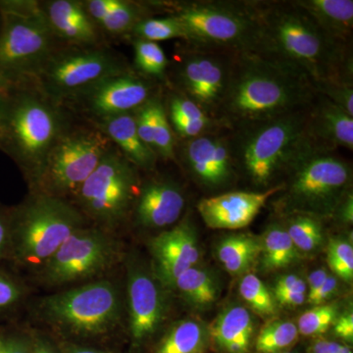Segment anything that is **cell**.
<instances>
[{"label": "cell", "instance_id": "cell-1", "mask_svg": "<svg viewBox=\"0 0 353 353\" xmlns=\"http://www.w3.org/2000/svg\"><path fill=\"white\" fill-rule=\"evenodd\" d=\"M256 8L259 54L303 74L311 83H353L352 43L330 36L294 1H256Z\"/></svg>", "mask_w": 353, "mask_h": 353}, {"label": "cell", "instance_id": "cell-45", "mask_svg": "<svg viewBox=\"0 0 353 353\" xmlns=\"http://www.w3.org/2000/svg\"><path fill=\"white\" fill-rule=\"evenodd\" d=\"M334 334L336 338L343 343L350 345L353 341V315L352 312H347L336 318L334 325Z\"/></svg>", "mask_w": 353, "mask_h": 353}, {"label": "cell", "instance_id": "cell-10", "mask_svg": "<svg viewBox=\"0 0 353 353\" xmlns=\"http://www.w3.org/2000/svg\"><path fill=\"white\" fill-rule=\"evenodd\" d=\"M129 70L126 60L108 48L71 46L55 50L29 83L51 101L61 104L78 90Z\"/></svg>", "mask_w": 353, "mask_h": 353}, {"label": "cell", "instance_id": "cell-2", "mask_svg": "<svg viewBox=\"0 0 353 353\" xmlns=\"http://www.w3.org/2000/svg\"><path fill=\"white\" fill-rule=\"evenodd\" d=\"M316 94L296 70L259 53L236 54L216 118L234 130L308 108Z\"/></svg>", "mask_w": 353, "mask_h": 353}, {"label": "cell", "instance_id": "cell-28", "mask_svg": "<svg viewBox=\"0 0 353 353\" xmlns=\"http://www.w3.org/2000/svg\"><path fill=\"white\" fill-rule=\"evenodd\" d=\"M188 303L205 308L218 299V285L210 273L197 267H190L176 279L173 287Z\"/></svg>", "mask_w": 353, "mask_h": 353}, {"label": "cell", "instance_id": "cell-42", "mask_svg": "<svg viewBox=\"0 0 353 353\" xmlns=\"http://www.w3.org/2000/svg\"><path fill=\"white\" fill-rule=\"evenodd\" d=\"M306 353H353L352 348L341 341L330 339L316 338L309 343Z\"/></svg>", "mask_w": 353, "mask_h": 353}, {"label": "cell", "instance_id": "cell-34", "mask_svg": "<svg viewBox=\"0 0 353 353\" xmlns=\"http://www.w3.org/2000/svg\"><path fill=\"white\" fill-rule=\"evenodd\" d=\"M134 64L141 75L162 80L166 75L169 60L157 43L134 39Z\"/></svg>", "mask_w": 353, "mask_h": 353}, {"label": "cell", "instance_id": "cell-6", "mask_svg": "<svg viewBox=\"0 0 353 353\" xmlns=\"http://www.w3.org/2000/svg\"><path fill=\"white\" fill-rule=\"evenodd\" d=\"M43 4L32 0L0 1V80L29 83L57 50Z\"/></svg>", "mask_w": 353, "mask_h": 353}, {"label": "cell", "instance_id": "cell-3", "mask_svg": "<svg viewBox=\"0 0 353 353\" xmlns=\"http://www.w3.org/2000/svg\"><path fill=\"white\" fill-rule=\"evenodd\" d=\"M309 108L234 129L230 143L234 169L255 187L270 189L274 179L288 173L314 145L307 132Z\"/></svg>", "mask_w": 353, "mask_h": 353}, {"label": "cell", "instance_id": "cell-19", "mask_svg": "<svg viewBox=\"0 0 353 353\" xmlns=\"http://www.w3.org/2000/svg\"><path fill=\"white\" fill-rule=\"evenodd\" d=\"M150 250L154 262V275L164 287H173L176 279L201 259L196 230L183 219L168 231L150 241Z\"/></svg>", "mask_w": 353, "mask_h": 353}, {"label": "cell", "instance_id": "cell-44", "mask_svg": "<svg viewBox=\"0 0 353 353\" xmlns=\"http://www.w3.org/2000/svg\"><path fill=\"white\" fill-rule=\"evenodd\" d=\"M307 284L303 279L296 275H285L278 279L274 287V294L276 292H301L306 294Z\"/></svg>", "mask_w": 353, "mask_h": 353}, {"label": "cell", "instance_id": "cell-12", "mask_svg": "<svg viewBox=\"0 0 353 353\" xmlns=\"http://www.w3.org/2000/svg\"><path fill=\"white\" fill-rule=\"evenodd\" d=\"M139 192L136 167L112 146L73 196L82 214L112 227L128 214Z\"/></svg>", "mask_w": 353, "mask_h": 353}, {"label": "cell", "instance_id": "cell-7", "mask_svg": "<svg viewBox=\"0 0 353 353\" xmlns=\"http://www.w3.org/2000/svg\"><path fill=\"white\" fill-rule=\"evenodd\" d=\"M83 227L85 219L76 206L39 194L11 216L10 253L25 266L43 267Z\"/></svg>", "mask_w": 353, "mask_h": 353}, {"label": "cell", "instance_id": "cell-31", "mask_svg": "<svg viewBox=\"0 0 353 353\" xmlns=\"http://www.w3.org/2000/svg\"><path fill=\"white\" fill-rule=\"evenodd\" d=\"M153 4L120 0L119 6L101 21L99 27L114 36L131 34L134 26L141 20L152 17Z\"/></svg>", "mask_w": 353, "mask_h": 353}, {"label": "cell", "instance_id": "cell-52", "mask_svg": "<svg viewBox=\"0 0 353 353\" xmlns=\"http://www.w3.org/2000/svg\"><path fill=\"white\" fill-rule=\"evenodd\" d=\"M64 353H103L92 348L79 347V345H69L64 350Z\"/></svg>", "mask_w": 353, "mask_h": 353}, {"label": "cell", "instance_id": "cell-40", "mask_svg": "<svg viewBox=\"0 0 353 353\" xmlns=\"http://www.w3.org/2000/svg\"><path fill=\"white\" fill-rule=\"evenodd\" d=\"M167 115L169 118H188V119H199V118L209 116L194 101L178 92L172 94L169 99Z\"/></svg>", "mask_w": 353, "mask_h": 353}, {"label": "cell", "instance_id": "cell-23", "mask_svg": "<svg viewBox=\"0 0 353 353\" xmlns=\"http://www.w3.org/2000/svg\"><path fill=\"white\" fill-rule=\"evenodd\" d=\"M211 350L216 353H252L255 325L252 313L243 306L221 312L208 327Z\"/></svg>", "mask_w": 353, "mask_h": 353}, {"label": "cell", "instance_id": "cell-24", "mask_svg": "<svg viewBox=\"0 0 353 353\" xmlns=\"http://www.w3.org/2000/svg\"><path fill=\"white\" fill-rule=\"evenodd\" d=\"M97 126L137 169H154L158 157L139 138L134 112L111 116L97 122Z\"/></svg>", "mask_w": 353, "mask_h": 353}, {"label": "cell", "instance_id": "cell-50", "mask_svg": "<svg viewBox=\"0 0 353 353\" xmlns=\"http://www.w3.org/2000/svg\"><path fill=\"white\" fill-rule=\"evenodd\" d=\"M329 274L326 269L321 268L317 269V270L313 271L310 275L308 276V294L306 296H310L313 292L319 289L323 284H324L326 279L328 278Z\"/></svg>", "mask_w": 353, "mask_h": 353}, {"label": "cell", "instance_id": "cell-26", "mask_svg": "<svg viewBox=\"0 0 353 353\" xmlns=\"http://www.w3.org/2000/svg\"><path fill=\"white\" fill-rule=\"evenodd\" d=\"M209 350L208 327L189 319L175 323L158 341L153 353H208Z\"/></svg>", "mask_w": 353, "mask_h": 353}, {"label": "cell", "instance_id": "cell-51", "mask_svg": "<svg viewBox=\"0 0 353 353\" xmlns=\"http://www.w3.org/2000/svg\"><path fill=\"white\" fill-rule=\"evenodd\" d=\"M11 85L0 80V134L6 118L7 103H8L9 94H10Z\"/></svg>", "mask_w": 353, "mask_h": 353}, {"label": "cell", "instance_id": "cell-4", "mask_svg": "<svg viewBox=\"0 0 353 353\" xmlns=\"http://www.w3.org/2000/svg\"><path fill=\"white\" fill-rule=\"evenodd\" d=\"M60 104L31 83L11 85L0 150L36 181L51 148L66 131Z\"/></svg>", "mask_w": 353, "mask_h": 353}, {"label": "cell", "instance_id": "cell-21", "mask_svg": "<svg viewBox=\"0 0 353 353\" xmlns=\"http://www.w3.org/2000/svg\"><path fill=\"white\" fill-rule=\"evenodd\" d=\"M307 132L316 145L352 152L353 117L324 95L316 94L309 108Z\"/></svg>", "mask_w": 353, "mask_h": 353}, {"label": "cell", "instance_id": "cell-15", "mask_svg": "<svg viewBox=\"0 0 353 353\" xmlns=\"http://www.w3.org/2000/svg\"><path fill=\"white\" fill-rule=\"evenodd\" d=\"M153 90L150 79L131 69L101 79L70 95L63 102L97 123L111 116L134 112L154 97Z\"/></svg>", "mask_w": 353, "mask_h": 353}, {"label": "cell", "instance_id": "cell-9", "mask_svg": "<svg viewBox=\"0 0 353 353\" xmlns=\"http://www.w3.org/2000/svg\"><path fill=\"white\" fill-rule=\"evenodd\" d=\"M39 312L65 333L88 338L108 333L118 324L122 303L116 285L101 281L46 297Z\"/></svg>", "mask_w": 353, "mask_h": 353}, {"label": "cell", "instance_id": "cell-22", "mask_svg": "<svg viewBox=\"0 0 353 353\" xmlns=\"http://www.w3.org/2000/svg\"><path fill=\"white\" fill-rule=\"evenodd\" d=\"M43 6L57 39L73 46H99V26L90 17L83 3L72 0H53Z\"/></svg>", "mask_w": 353, "mask_h": 353}, {"label": "cell", "instance_id": "cell-18", "mask_svg": "<svg viewBox=\"0 0 353 353\" xmlns=\"http://www.w3.org/2000/svg\"><path fill=\"white\" fill-rule=\"evenodd\" d=\"M284 183L266 190H236L206 197L197 211L206 226L215 230H240L248 227L272 196L284 190Z\"/></svg>", "mask_w": 353, "mask_h": 353}, {"label": "cell", "instance_id": "cell-11", "mask_svg": "<svg viewBox=\"0 0 353 353\" xmlns=\"http://www.w3.org/2000/svg\"><path fill=\"white\" fill-rule=\"evenodd\" d=\"M112 146L99 130H66L51 148L34 183L41 194L62 199L73 196Z\"/></svg>", "mask_w": 353, "mask_h": 353}, {"label": "cell", "instance_id": "cell-38", "mask_svg": "<svg viewBox=\"0 0 353 353\" xmlns=\"http://www.w3.org/2000/svg\"><path fill=\"white\" fill-rule=\"evenodd\" d=\"M328 264L331 270L345 282L353 278V248L347 241L332 240L328 245Z\"/></svg>", "mask_w": 353, "mask_h": 353}, {"label": "cell", "instance_id": "cell-35", "mask_svg": "<svg viewBox=\"0 0 353 353\" xmlns=\"http://www.w3.org/2000/svg\"><path fill=\"white\" fill-rule=\"evenodd\" d=\"M241 296L255 313L270 316L276 312V303L268 288L256 275L246 274L240 284Z\"/></svg>", "mask_w": 353, "mask_h": 353}, {"label": "cell", "instance_id": "cell-29", "mask_svg": "<svg viewBox=\"0 0 353 353\" xmlns=\"http://www.w3.org/2000/svg\"><path fill=\"white\" fill-rule=\"evenodd\" d=\"M262 240V263L266 270L285 268L299 257V250L290 240L285 228L281 225H271L265 232Z\"/></svg>", "mask_w": 353, "mask_h": 353}, {"label": "cell", "instance_id": "cell-43", "mask_svg": "<svg viewBox=\"0 0 353 353\" xmlns=\"http://www.w3.org/2000/svg\"><path fill=\"white\" fill-rule=\"evenodd\" d=\"M119 3L120 0H90L83 4L90 17L99 26Z\"/></svg>", "mask_w": 353, "mask_h": 353}, {"label": "cell", "instance_id": "cell-46", "mask_svg": "<svg viewBox=\"0 0 353 353\" xmlns=\"http://www.w3.org/2000/svg\"><path fill=\"white\" fill-rule=\"evenodd\" d=\"M336 288H338V281L336 277L329 275L324 284L312 294L306 296V299H307L308 303L312 304V305H321L333 296Z\"/></svg>", "mask_w": 353, "mask_h": 353}, {"label": "cell", "instance_id": "cell-14", "mask_svg": "<svg viewBox=\"0 0 353 353\" xmlns=\"http://www.w3.org/2000/svg\"><path fill=\"white\" fill-rule=\"evenodd\" d=\"M233 57L190 46L179 57L175 67L176 92L194 101L210 117H217Z\"/></svg>", "mask_w": 353, "mask_h": 353}, {"label": "cell", "instance_id": "cell-17", "mask_svg": "<svg viewBox=\"0 0 353 353\" xmlns=\"http://www.w3.org/2000/svg\"><path fill=\"white\" fill-rule=\"evenodd\" d=\"M180 157L190 175L208 189H221L234 179L236 169L230 137L219 132L185 139Z\"/></svg>", "mask_w": 353, "mask_h": 353}, {"label": "cell", "instance_id": "cell-30", "mask_svg": "<svg viewBox=\"0 0 353 353\" xmlns=\"http://www.w3.org/2000/svg\"><path fill=\"white\" fill-rule=\"evenodd\" d=\"M299 333L294 323L285 320L267 322L255 334L252 353H284L294 350Z\"/></svg>", "mask_w": 353, "mask_h": 353}, {"label": "cell", "instance_id": "cell-54", "mask_svg": "<svg viewBox=\"0 0 353 353\" xmlns=\"http://www.w3.org/2000/svg\"><path fill=\"white\" fill-rule=\"evenodd\" d=\"M284 353H301L299 352H297V350H290V352H284Z\"/></svg>", "mask_w": 353, "mask_h": 353}, {"label": "cell", "instance_id": "cell-33", "mask_svg": "<svg viewBox=\"0 0 353 353\" xmlns=\"http://www.w3.org/2000/svg\"><path fill=\"white\" fill-rule=\"evenodd\" d=\"M285 230L297 250L312 252L321 245L322 225L313 215L294 213Z\"/></svg>", "mask_w": 353, "mask_h": 353}, {"label": "cell", "instance_id": "cell-16", "mask_svg": "<svg viewBox=\"0 0 353 353\" xmlns=\"http://www.w3.org/2000/svg\"><path fill=\"white\" fill-rule=\"evenodd\" d=\"M163 284L145 269L132 266L128 274L130 333L136 347L157 334L163 324L167 301Z\"/></svg>", "mask_w": 353, "mask_h": 353}, {"label": "cell", "instance_id": "cell-48", "mask_svg": "<svg viewBox=\"0 0 353 353\" xmlns=\"http://www.w3.org/2000/svg\"><path fill=\"white\" fill-rule=\"evenodd\" d=\"M0 353H31V348L24 339L13 336L0 343Z\"/></svg>", "mask_w": 353, "mask_h": 353}, {"label": "cell", "instance_id": "cell-25", "mask_svg": "<svg viewBox=\"0 0 353 353\" xmlns=\"http://www.w3.org/2000/svg\"><path fill=\"white\" fill-rule=\"evenodd\" d=\"M316 24L330 36L352 43L353 32L352 0H296Z\"/></svg>", "mask_w": 353, "mask_h": 353}, {"label": "cell", "instance_id": "cell-49", "mask_svg": "<svg viewBox=\"0 0 353 353\" xmlns=\"http://www.w3.org/2000/svg\"><path fill=\"white\" fill-rule=\"evenodd\" d=\"M274 296L281 305L289 306V307L303 305L306 301V294H301V292H276Z\"/></svg>", "mask_w": 353, "mask_h": 353}, {"label": "cell", "instance_id": "cell-53", "mask_svg": "<svg viewBox=\"0 0 353 353\" xmlns=\"http://www.w3.org/2000/svg\"><path fill=\"white\" fill-rule=\"evenodd\" d=\"M32 353H57V352L46 341H39L34 345Z\"/></svg>", "mask_w": 353, "mask_h": 353}, {"label": "cell", "instance_id": "cell-27", "mask_svg": "<svg viewBox=\"0 0 353 353\" xmlns=\"http://www.w3.org/2000/svg\"><path fill=\"white\" fill-rule=\"evenodd\" d=\"M261 253V241L250 234H232L223 239L217 248L221 263L231 275L248 270Z\"/></svg>", "mask_w": 353, "mask_h": 353}, {"label": "cell", "instance_id": "cell-8", "mask_svg": "<svg viewBox=\"0 0 353 353\" xmlns=\"http://www.w3.org/2000/svg\"><path fill=\"white\" fill-rule=\"evenodd\" d=\"M282 192L285 208L309 215H329L350 192L352 170L345 160L315 143L288 172Z\"/></svg>", "mask_w": 353, "mask_h": 353}, {"label": "cell", "instance_id": "cell-47", "mask_svg": "<svg viewBox=\"0 0 353 353\" xmlns=\"http://www.w3.org/2000/svg\"><path fill=\"white\" fill-rule=\"evenodd\" d=\"M11 216L0 208V259L10 252Z\"/></svg>", "mask_w": 353, "mask_h": 353}, {"label": "cell", "instance_id": "cell-20", "mask_svg": "<svg viewBox=\"0 0 353 353\" xmlns=\"http://www.w3.org/2000/svg\"><path fill=\"white\" fill-rule=\"evenodd\" d=\"M185 199L182 189L170 180H152L139 189L134 202L137 222L148 229L169 227L180 219Z\"/></svg>", "mask_w": 353, "mask_h": 353}, {"label": "cell", "instance_id": "cell-32", "mask_svg": "<svg viewBox=\"0 0 353 353\" xmlns=\"http://www.w3.org/2000/svg\"><path fill=\"white\" fill-rule=\"evenodd\" d=\"M131 36L137 39L157 41L182 39L187 41V32L182 23L173 15L165 17H148L134 26Z\"/></svg>", "mask_w": 353, "mask_h": 353}, {"label": "cell", "instance_id": "cell-39", "mask_svg": "<svg viewBox=\"0 0 353 353\" xmlns=\"http://www.w3.org/2000/svg\"><path fill=\"white\" fill-rule=\"evenodd\" d=\"M316 92L345 110L353 117V83L336 80H324L312 83Z\"/></svg>", "mask_w": 353, "mask_h": 353}, {"label": "cell", "instance_id": "cell-41", "mask_svg": "<svg viewBox=\"0 0 353 353\" xmlns=\"http://www.w3.org/2000/svg\"><path fill=\"white\" fill-rule=\"evenodd\" d=\"M22 296L19 285L4 274L0 273V311L12 307Z\"/></svg>", "mask_w": 353, "mask_h": 353}, {"label": "cell", "instance_id": "cell-5", "mask_svg": "<svg viewBox=\"0 0 353 353\" xmlns=\"http://www.w3.org/2000/svg\"><path fill=\"white\" fill-rule=\"evenodd\" d=\"M175 16L192 48L225 54L260 53L261 27L256 1L158 2Z\"/></svg>", "mask_w": 353, "mask_h": 353}, {"label": "cell", "instance_id": "cell-36", "mask_svg": "<svg viewBox=\"0 0 353 353\" xmlns=\"http://www.w3.org/2000/svg\"><path fill=\"white\" fill-rule=\"evenodd\" d=\"M338 318V307L334 304H321L304 312L297 322L299 336L319 338L329 331Z\"/></svg>", "mask_w": 353, "mask_h": 353}, {"label": "cell", "instance_id": "cell-13", "mask_svg": "<svg viewBox=\"0 0 353 353\" xmlns=\"http://www.w3.org/2000/svg\"><path fill=\"white\" fill-rule=\"evenodd\" d=\"M116 255L117 248L110 236L83 227L41 267V279L48 285H61L92 278L109 268Z\"/></svg>", "mask_w": 353, "mask_h": 353}, {"label": "cell", "instance_id": "cell-37", "mask_svg": "<svg viewBox=\"0 0 353 353\" xmlns=\"http://www.w3.org/2000/svg\"><path fill=\"white\" fill-rule=\"evenodd\" d=\"M153 150L157 157H162L163 159H175V137L169 122L166 108L159 97L155 105Z\"/></svg>", "mask_w": 353, "mask_h": 353}]
</instances>
